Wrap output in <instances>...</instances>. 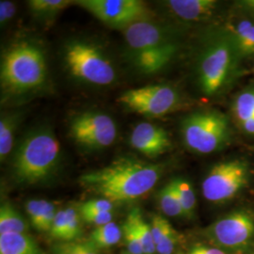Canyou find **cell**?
<instances>
[{"mask_svg": "<svg viewBox=\"0 0 254 254\" xmlns=\"http://www.w3.org/2000/svg\"><path fill=\"white\" fill-rule=\"evenodd\" d=\"M122 229L113 221L94 229L89 240L97 250H106L117 245L122 239Z\"/></svg>", "mask_w": 254, "mask_h": 254, "instance_id": "obj_23", "label": "cell"}, {"mask_svg": "<svg viewBox=\"0 0 254 254\" xmlns=\"http://www.w3.org/2000/svg\"><path fill=\"white\" fill-rule=\"evenodd\" d=\"M53 254H99L97 250L90 241L85 242H60L53 246Z\"/></svg>", "mask_w": 254, "mask_h": 254, "instance_id": "obj_28", "label": "cell"}, {"mask_svg": "<svg viewBox=\"0 0 254 254\" xmlns=\"http://www.w3.org/2000/svg\"><path fill=\"white\" fill-rule=\"evenodd\" d=\"M73 3L70 0H30L28 7L38 18L50 20Z\"/></svg>", "mask_w": 254, "mask_h": 254, "instance_id": "obj_25", "label": "cell"}, {"mask_svg": "<svg viewBox=\"0 0 254 254\" xmlns=\"http://www.w3.org/2000/svg\"><path fill=\"white\" fill-rule=\"evenodd\" d=\"M176 51L177 46L172 44L169 46L130 54V57L132 63L138 71L149 74L157 73L162 70L172 61Z\"/></svg>", "mask_w": 254, "mask_h": 254, "instance_id": "obj_14", "label": "cell"}, {"mask_svg": "<svg viewBox=\"0 0 254 254\" xmlns=\"http://www.w3.org/2000/svg\"><path fill=\"white\" fill-rule=\"evenodd\" d=\"M80 215L85 222L96 225L97 227L112 222L114 216L113 212H84L80 213Z\"/></svg>", "mask_w": 254, "mask_h": 254, "instance_id": "obj_32", "label": "cell"}, {"mask_svg": "<svg viewBox=\"0 0 254 254\" xmlns=\"http://www.w3.org/2000/svg\"><path fill=\"white\" fill-rule=\"evenodd\" d=\"M127 109L149 117L164 116L178 109L180 95L168 85H148L125 91L119 98Z\"/></svg>", "mask_w": 254, "mask_h": 254, "instance_id": "obj_9", "label": "cell"}, {"mask_svg": "<svg viewBox=\"0 0 254 254\" xmlns=\"http://www.w3.org/2000/svg\"><path fill=\"white\" fill-rule=\"evenodd\" d=\"M239 126L247 134L254 135V117L247 120L244 123L240 124Z\"/></svg>", "mask_w": 254, "mask_h": 254, "instance_id": "obj_36", "label": "cell"}, {"mask_svg": "<svg viewBox=\"0 0 254 254\" xmlns=\"http://www.w3.org/2000/svg\"><path fill=\"white\" fill-rule=\"evenodd\" d=\"M123 232H124V236H125L128 253L131 254H144L141 244L136 236V232L132 226V224L130 223V221L127 219H126V222L124 224Z\"/></svg>", "mask_w": 254, "mask_h": 254, "instance_id": "obj_30", "label": "cell"}, {"mask_svg": "<svg viewBox=\"0 0 254 254\" xmlns=\"http://www.w3.org/2000/svg\"><path fill=\"white\" fill-rule=\"evenodd\" d=\"M16 12V8L15 5L7 0H2L0 1V23L1 26L3 27L4 25H6L9 20L14 16Z\"/></svg>", "mask_w": 254, "mask_h": 254, "instance_id": "obj_34", "label": "cell"}, {"mask_svg": "<svg viewBox=\"0 0 254 254\" xmlns=\"http://www.w3.org/2000/svg\"><path fill=\"white\" fill-rule=\"evenodd\" d=\"M158 202L164 214L170 218H185L181 203L174 190L173 182L167 184L158 193Z\"/></svg>", "mask_w": 254, "mask_h": 254, "instance_id": "obj_26", "label": "cell"}, {"mask_svg": "<svg viewBox=\"0 0 254 254\" xmlns=\"http://www.w3.org/2000/svg\"><path fill=\"white\" fill-rule=\"evenodd\" d=\"M233 111L238 125L254 117V88L247 89L236 96Z\"/></svg>", "mask_w": 254, "mask_h": 254, "instance_id": "obj_27", "label": "cell"}, {"mask_svg": "<svg viewBox=\"0 0 254 254\" xmlns=\"http://www.w3.org/2000/svg\"><path fill=\"white\" fill-rule=\"evenodd\" d=\"M238 59L254 54V23L249 20L239 21L232 27L228 37Z\"/></svg>", "mask_w": 254, "mask_h": 254, "instance_id": "obj_18", "label": "cell"}, {"mask_svg": "<svg viewBox=\"0 0 254 254\" xmlns=\"http://www.w3.org/2000/svg\"><path fill=\"white\" fill-rule=\"evenodd\" d=\"M151 231L156 253L174 254L182 241V236L173 228L170 221L160 215H154L151 219Z\"/></svg>", "mask_w": 254, "mask_h": 254, "instance_id": "obj_15", "label": "cell"}, {"mask_svg": "<svg viewBox=\"0 0 254 254\" xmlns=\"http://www.w3.org/2000/svg\"><path fill=\"white\" fill-rule=\"evenodd\" d=\"M172 182L181 203L185 218L192 219L196 213L197 199L190 183L184 178H175Z\"/></svg>", "mask_w": 254, "mask_h": 254, "instance_id": "obj_24", "label": "cell"}, {"mask_svg": "<svg viewBox=\"0 0 254 254\" xmlns=\"http://www.w3.org/2000/svg\"><path fill=\"white\" fill-rule=\"evenodd\" d=\"M26 210L32 226L41 233H50L57 208L54 203L46 200H30L26 203Z\"/></svg>", "mask_w": 254, "mask_h": 254, "instance_id": "obj_17", "label": "cell"}, {"mask_svg": "<svg viewBox=\"0 0 254 254\" xmlns=\"http://www.w3.org/2000/svg\"><path fill=\"white\" fill-rule=\"evenodd\" d=\"M129 254V253H124V254Z\"/></svg>", "mask_w": 254, "mask_h": 254, "instance_id": "obj_38", "label": "cell"}, {"mask_svg": "<svg viewBox=\"0 0 254 254\" xmlns=\"http://www.w3.org/2000/svg\"><path fill=\"white\" fill-rule=\"evenodd\" d=\"M130 143L134 149L148 157H156L167 152L171 138L163 128L150 123H140L133 129Z\"/></svg>", "mask_w": 254, "mask_h": 254, "instance_id": "obj_13", "label": "cell"}, {"mask_svg": "<svg viewBox=\"0 0 254 254\" xmlns=\"http://www.w3.org/2000/svg\"><path fill=\"white\" fill-rule=\"evenodd\" d=\"M125 36L130 54L173 44L161 27L147 21H139L127 27Z\"/></svg>", "mask_w": 254, "mask_h": 254, "instance_id": "obj_12", "label": "cell"}, {"mask_svg": "<svg viewBox=\"0 0 254 254\" xmlns=\"http://www.w3.org/2000/svg\"><path fill=\"white\" fill-rule=\"evenodd\" d=\"M246 7H248L249 9H253L254 10V0H250V1H245Z\"/></svg>", "mask_w": 254, "mask_h": 254, "instance_id": "obj_37", "label": "cell"}, {"mask_svg": "<svg viewBox=\"0 0 254 254\" xmlns=\"http://www.w3.org/2000/svg\"><path fill=\"white\" fill-rule=\"evenodd\" d=\"M29 230L25 218L9 202L0 208V234H27Z\"/></svg>", "mask_w": 254, "mask_h": 254, "instance_id": "obj_20", "label": "cell"}, {"mask_svg": "<svg viewBox=\"0 0 254 254\" xmlns=\"http://www.w3.org/2000/svg\"><path fill=\"white\" fill-rule=\"evenodd\" d=\"M65 63L73 76L93 85L106 86L115 80V69L100 50L88 43L73 42L65 47Z\"/></svg>", "mask_w": 254, "mask_h": 254, "instance_id": "obj_8", "label": "cell"}, {"mask_svg": "<svg viewBox=\"0 0 254 254\" xmlns=\"http://www.w3.org/2000/svg\"><path fill=\"white\" fill-rule=\"evenodd\" d=\"M159 165L131 157H123L79 177V184L111 202L136 200L152 190L161 175Z\"/></svg>", "mask_w": 254, "mask_h": 254, "instance_id": "obj_1", "label": "cell"}, {"mask_svg": "<svg viewBox=\"0 0 254 254\" xmlns=\"http://www.w3.org/2000/svg\"><path fill=\"white\" fill-rule=\"evenodd\" d=\"M70 134L78 145L89 150H101L112 145L115 141L117 127L109 115L88 111L72 120Z\"/></svg>", "mask_w": 254, "mask_h": 254, "instance_id": "obj_10", "label": "cell"}, {"mask_svg": "<svg viewBox=\"0 0 254 254\" xmlns=\"http://www.w3.org/2000/svg\"><path fill=\"white\" fill-rule=\"evenodd\" d=\"M238 57L228 38L212 44L204 51L198 69L200 90L207 96L222 91L233 78Z\"/></svg>", "mask_w": 254, "mask_h": 254, "instance_id": "obj_6", "label": "cell"}, {"mask_svg": "<svg viewBox=\"0 0 254 254\" xmlns=\"http://www.w3.org/2000/svg\"><path fill=\"white\" fill-rule=\"evenodd\" d=\"M0 254H46L27 234L0 235Z\"/></svg>", "mask_w": 254, "mask_h": 254, "instance_id": "obj_19", "label": "cell"}, {"mask_svg": "<svg viewBox=\"0 0 254 254\" xmlns=\"http://www.w3.org/2000/svg\"><path fill=\"white\" fill-rule=\"evenodd\" d=\"M188 254H229L214 246H194Z\"/></svg>", "mask_w": 254, "mask_h": 254, "instance_id": "obj_35", "label": "cell"}, {"mask_svg": "<svg viewBox=\"0 0 254 254\" xmlns=\"http://www.w3.org/2000/svg\"><path fill=\"white\" fill-rule=\"evenodd\" d=\"M78 6L109 27L125 28L143 21L148 13L145 4L138 0H79Z\"/></svg>", "mask_w": 254, "mask_h": 254, "instance_id": "obj_11", "label": "cell"}, {"mask_svg": "<svg viewBox=\"0 0 254 254\" xmlns=\"http://www.w3.org/2000/svg\"><path fill=\"white\" fill-rule=\"evenodd\" d=\"M251 179V168L245 160L230 159L212 167L202 182L205 200L222 204L234 200Z\"/></svg>", "mask_w": 254, "mask_h": 254, "instance_id": "obj_5", "label": "cell"}, {"mask_svg": "<svg viewBox=\"0 0 254 254\" xmlns=\"http://www.w3.org/2000/svg\"><path fill=\"white\" fill-rule=\"evenodd\" d=\"M209 242L232 254L247 252L254 239V216L248 210H236L218 218L205 230Z\"/></svg>", "mask_w": 254, "mask_h": 254, "instance_id": "obj_7", "label": "cell"}, {"mask_svg": "<svg viewBox=\"0 0 254 254\" xmlns=\"http://www.w3.org/2000/svg\"><path fill=\"white\" fill-rule=\"evenodd\" d=\"M61 161V145L47 127L31 131L16 148L11 173L16 184L34 186L48 181Z\"/></svg>", "mask_w": 254, "mask_h": 254, "instance_id": "obj_2", "label": "cell"}, {"mask_svg": "<svg viewBox=\"0 0 254 254\" xmlns=\"http://www.w3.org/2000/svg\"><path fill=\"white\" fill-rule=\"evenodd\" d=\"M113 202L106 199H98V200H91L86 201L79 205L78 210L80 213L84 212H112L113 210Z\"/></svg>", "mask_w": 254, "mask_h": 254, "instance_id": "obj_33", "label": "cell"}, {"mask_svg": "<svg viewBox=\"0 0 254 254\" xmlns=\"http://www.w3.org/2000/svg\"><path fill=\"white\" fill-rule=\"evenodd\" d=\"M50 236L56 240L66 242L67 237V215L65 210L57 212L54 222L50 230Z\"/></svg>", "mask_w": 254, "mask_h": 254, "instance_id": "obj_31", "label": "cell"}, {"mask_svg": "<svg viewBox=\"0 0 254 254\" xmlns=\"http://www.w3.org/2000/svg\"><path fill=\"white\" fill-rule=\"evenodd\" d=\"M19 114H2L0 119V159L4 162L9 156L14 141V134L18 125Z\"/></svg>", "mask_w": 254, "mask_h": 254, "instance_id": "obj_22", "label": "cell"}, {"mask_svg": "<svg viewBox=\"0 0 254 254\" xmlns=\"http://www.w3.org/2000/svg\"><path fill=\"white\" fill-rule=\"evenodd\" d=\"M127 220L130 221L136 232L137 238L141 244L143 254H154L156 253V248L154 245V238L151 231V226L147 223L142 217L139 208L132 209L128 215Z\"/></svg>", "mask_w": 254, "mask_h": 254, "instance_id": "obj_21", "label": "cell"}, {"mask_svg": "<svg viewBox=\"0 0 254 254\" xmlns=\"http://www.w3.org/2000/svg\"><path fill=\"white\" fill-rule=\"evenodd\" d=\"M167 6L178 18L194 22L208 18L218 4L214 0H171Z\"/></svg>", "mask_w": 254, "mask_h": 254, "instance_id": "obj_16", "label": "cell"}, {"mask_svg": "<svg viewBox=\"0 0 254 254\" xmlns=\"http://www.w3.org/2000/svg\"><path fill=\"white\" fill-rule=\"evenodd\" d=\"M46 73L45 55L32 44L13 45L2 57L1 87L9 93L34 91L45 83Z\"/></svg>", "mask_w": 254, "mask_h": 254, "instance_id": "obj_3", "label": "cell"}, {"mask_svg": "<svg viewBox=\"0 0 254 254\" xmlns=\"http://www.w3.org/2000/svg\"><path fill=\"white\" fill-rule=\"evenodd\" d=\"M67 215V237L66 242L76 241L83 235V218L79 210L74 207L65 209Z\"/></svg>", "mask_w": 254, "mask_h": 254, "instance_id": "obj_29", "label": "cell"}, {"mask_svg": "<svg viewBox=\"0 0 254 254\" xmlns=\"http://www.w3.org/2000/svg\"><path fill=\"white\" fill-rule=\"evenodd\" d=\"M182 134L191 151L212 154L226 144L230 136L229 122L223 113L216 110L193 113L183 121Z\"/></svg>", "mask_w": 254, "mask_h": 254, "instance_id": "obj_4", "label": "cell"}]
</instances>
